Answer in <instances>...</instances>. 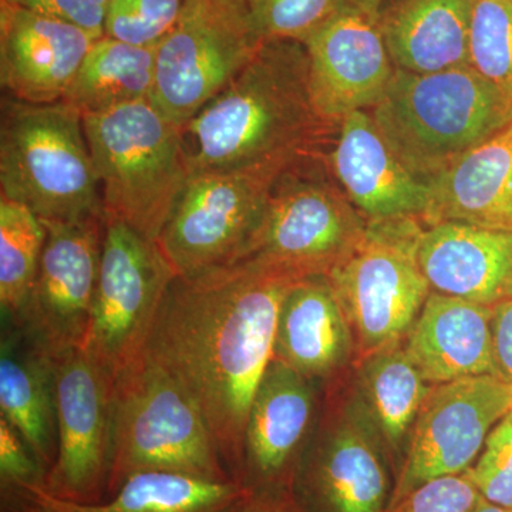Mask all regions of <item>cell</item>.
<instances>
[{
	"label": "cell",
	"instance_id": "1",
	"mask_svg": "<svg viewBox=\"0 0 512 512\" xmlns=\"http://www.w3.org/2000/svg\"><path fill=\"white\" fill-rule=\"evenodd\" d=\"M296 281L254 259L175 276L144 349L200 410L239 484L249 409L274 360L279 311Z\"/></svg>",
	"mask_w": 512,
	"mask_h": 512
},
{
	"label": "cell",
	"instance_id": "2",
	"mask_svg": "<svg viewBox=\"0 0 512 512\" xmlns=\"http://www.w3.org/2000/svg\"><path fill=\"white\" fill-rule=\"evenodd\" d=\"M333 131L313 103L308 49L284 39L264 40L227 89L183 126L190 173L296 163L319 154Z\"/></svg>",
	"mask_w": 512,
	"mask_h": 512
},
{
	"label": "cell",
	"instance_id": "3",
	"mask_svg": "<svg viewBox=\"0 0 512 512\" xmlns=\"http://www.w3.org/2000/svg\"><path fill=\"white\" fill-rule=\"evenodd\" d=\"M402 163L423 180L512 124V96L471 66L436 73L396 70L370 110Z\"/></svg>",
	"mask_w": 512,
	"mask_h": 512
},
{
	"label": "cell",
	"instance_id": "4",
	"mask_svg": "<svg viewBox=\"0 0 512 512\" xmlns=\"http://www.w3.org/2000/svg\"><path fill=\"white\" fill-rule=\"evenodd\" d=\"M0 188V197L25 205L42 221L106 218L82 113L63 100H3Z\"/></svg>",
	"mask_w": 512,
	"mask_h": 512
},
{
	"label": "cell",
	"instance_id": "5",
	"mask_svg": "<svg viewBox=\"0 0 512 512\" xmlns=\"http://www.w3.org/2000/svg\"><path fill=\"white\" fill-rule=\"evenodd\" d=\"M83 126L107 220L157 244L191 174L183 126L150 100L89 114Z\"/></svg>",
	"mask_w": 512,
	"mask_h": 512
},
{
	"label": "cell",
	"instance_id": "6",
	"mask_svg": "<svg viewBox=\"0 0 512 512\" xmlns=\"http://www.w3.org/2000/svg\"><path fill=\"white\" fill-rule=\"evenodd\" d=\"M111 433L106 498L144 471L234 480L200 410L144 352L114 380Z\"/></svg>",
	"mask_w": 512,
	"mask_h": 512
},
{
	"label": "cell",
	"instance_id": "7",
	"mask_svg": "<svg viewBox=\"0 0 512 512\" xmlns=\"http://www.w3.org/2000/svg\"><path fill=\"white\" fill-rule=\"evenodd\" d=\"M369 220L350 202L322 154L279 175L251 254L302 279L330 274L365 238Z\"/></svg>",
	"mask_w": 512,
	"mask_h": 512
},
{
	"label": "cell",
	"instance_id": "8",
	"mask_svg": "<svg viewBox=\"0 0 512 512\" xmlns=\"http://www.w3.org/2000/svg\"><path fill=\"white\" fill-rule=\"evenodd\" d=\"M419 218L370 221L328 275L352 329L356 360L402 343L431 293L419 264Z\"/></svg>",
	"mask_w": 512,
	"mask_h": 512
},
{
	"label": "cell",
	"instance_id": "9",
	"mask_svg": "<svg viewBox=\"0 0 512 512\" xmlns=\"http://www.w3.org/2000/svg\"><path fill=\"white\" fill-rule=\"evenodd\" d=\"M292 164L191 173L157 241L174 274L244 261L264 225L272 188Z\"/></svg>",
	"mask_w": 512,
	"mask_h": 512
},
{
	"label": "cell",
	"instance_id": "10",
	"mask_svg": "<svg viewBox=\"0 0 512 512\" xmlns=\"http://www.w3.org/2000/svg\"><path fill=\"white\" fill-rule=\"evenodd\" d=\"M262 43L248 0H185L174 28L158 43L150 103L185 126L227 89Z\"/></svg>",
	"mask_w": 512,
	"mask_h": 512
},
{
	"label": "cell",
	"instance_id": "11",
	"mask_svg": "<svg viewBox=\"0 0 512 512\" xmlns=\"http://www.w3.org/2000/svg\"><path fill=\"white\" fill-rule=\"evenodd\" d=\"M175 276L156 242L106 218L92 320L82 350L113 382L143 355Z\"/></svg>",
	"mask_w": 512,
	"mask_h": 512
},
{
	"label": "cell",
	"instance_id": "12",
	"mask_svg": "<svg viewBox=\"0 0 512 512\" xmlns=\"http://www.w3.org/2000/svg\"><path fill=\"white\" fill-rule=\"evenodd\" d=\"M396 476L339 379L325 384L318 423L292 493L303 512H387Z\"/></svg>",
	"mask_w": 512,
	"mask_h": 512
},
{
	"label": "cell",
	"instance_id": "13",
	"mask_svg": "<svg viewBox=\"0 0 512 512\" xmlns=\"http://www.w3.org/2000/svg\"><path fill=\"white\" fill-rule=\"evenodd\" d=\"M46 242L28 302L12 323L33 348L60 362L82 350L92 320L106 218L43 221Z\"/></svg>",
	"mask_w": 512,
	"mask_h": 512
},
{
	"label": "cell",
	"instance_id": "14",
	"mask_svg": "<svg viewBox=\"0 0 512 512\" xmlns=\"http://www.w3.org/2000/svg\"><path fill=\"white\" fill-rule=\"evenodd\" d=\"M512 412V383L497 375L431 386L421 407L394 504L434 478L466 473L495 427Z\"/></svg>",
	"mask_w": 512,
	"mask_h": 512
},
{
	"label": "cell",
	"instance_id": "15",
	"mask_svg": "<svg viewBox=\"0 0 512 512\" xmlns=\"http://www.w3.org/2000/svg\"><path fill=\"white\" fill-rule=\"evenodd\" d=\"M113 379L76 350L57 362V456L45 490L77 504L103 501L113 440Z\"/></svg>",
	"mask_w": 512,
	"mask_h": 512
},
{
	"label": "cell",
	"instance_id": "16",
	"mask_svg": "<svg viewBox=\"0 0 512 512\" xmlns=\"http://www.w3.org/2000/svg\"><path fill=\"white\" fill-rule=\"evenodd\" d=\"M316 110L339 127L356 111H370L382 99L396 67L379 19L342 6L305 43Z\"/></svg>",
	"mask_w": 512,
	"mask_h": 512
},
{
	"label": "cell",
	"instance_id": "17",
	"mask_svg": "<svg viewBox=\"0 0 512 512\" xmlns=\"http://www.w3.org/2000/svg\"><path fill=\"white\" fill-rule=\"evenodd\" d=\"M323 386L272 360L256 389L245 427L241 473L245 490H292L318 423Z\"/></svg>",
	"mask_w": 512,
	"mask_h": 512
},
{
	"label": "cell",
	"instance_id": "18",
	"mask_svg": "<svg viewBox=\"0 0 512 512\" xmlns=\"http://www.w3.org/2000/svg\"><path fill=\"white\" fill-rule=\"evenodd\" d=\"M350 202L369 221L419 218L429 207L430 185L394 154L370 111H356L339 124L328 157Z\"/></svg>",
	"mask_w": 512,
	"mask_h": 512
},
{
	"label": "cell",
	"instance_id": "19",
	"mask_svg": "<svg viewBox=\"0 0 512 512\" xmlns=\"http://www.w3.org/2000/svg\"><path fill=\"white\" fill-rule=\"evenodd\" d=\"M89 33L0 2V83L29 104L62 101L92 47Z\"/></svg>",
	"mask_w": 512,
	"mask_h": 512
},
{
	"label": "cell",
	"instance_id": "20",
	"mask_svg": "<svg viewBox=\"0 0 512 512\" xmlns=\"http://www.w3.org/2000/svg\"><path fill=\"white\" fill-rule=\"evenodd\" d=\"M419 264L431 291L494 306L512 298V232L439 222L424 225Z\"/></svg>",
	"mask_w": 512,
	"mask_h": 512
},
{
	"label": "cell",
	"instance_id": "21",
	"mask_svg": "<svg viewBox=\"0 0 512 512\" xmlns=\"http://www.w3.org/2000/svg\"><path fill=\"white\" fill-rule=\"evenodd\" d=\"M274 359L322 384L339 379L355 363L352 329L328 276L299 279L286 293L276 325Z\"/></svg>",
	"mask_w": 512,
	"mask_h": 512
},
{
	"label": "cell",
	"instance_id": "22",
	"mask_svg": "<svg viewBox=\"0 0 512 512\" xmlns=\"http://www.w3.org/2000/svg\"><path fill=\"white\" fill-rule=\"evenodd\" d=\"M491 306L441 295L429 298L403 339V348L427 383L498 375Z\"/></svg>",
	"mask_w": 512,
	"mask_h": 512
},
{
	"label": "cell",
	"instance_id": "23",
	"mask_svg": "<svg viewBox=\"0 0 512 512\" xmlns=\"http://www.w3.org/2000/svg\"><path fill=\"white\" fill-rule=\"evenodd\" d=\"M355 365L350 386H343L357 414L379 441L397 481L431 384L406 355L403 342L376 350Z\"/></svg>",
	"mask_w": 512,
	"mask_h": 512
},
{
	"label": "cell",
	"instance_id": "24",
	"mask_svg": "<svg viewBox=\"0 0 512 512\" xmlns=\"http://www.w3.org/2000/svg\"><path fill=\"white\" fill-rule=\"evenodd\" d=\"M424 225L460 222L512 232V124L430 180Z\"/></svg>",
	"mask_w": 512,
	"mask_h": 512
},
{
	"label": "cell",
	"instance_id": "25",
	"mask_svg": "<svg viewBox=\"0 0 512 512\" xmlns=\"http://www.w3.org/2000/svg\"><path fill=\"white\" fill-rule=\"evenodd\" d=\"M247 493L238 481L208 480L167 471L133 474L96 504L60 500L45 487L2 494L3 512H225Z\"/></svg>",
	"mask_w": 512,
	"mask_h": 512
},
{
	"label": "cell",
	"instance_id": "26",
	"mask_svg": "<svg viewBox=\"0 0 512 512\" xmlns=\"http://www.w3.org/2000/svg\"><path fill=\"white\" fill-rule=\"evenodd\" d=\"M476 0H390L379 15L396 70L436 73L470 66Z\"/></svg>",
	"mask_w": 512,
	"mask_h": 512
},
{
	"label": "cell",
	"instance_id": "27",
	"mask_svg": "<svg viewBox=\"0 0 512 512\" xmlns=\"http://www.w3.org/2000/svg\"><path fill=\"white\" fill-rule=\"evenodd\" d=\"M0 413L49 473L57 456V362L10 325L0 343Z\"/></svg>",
	"mask_w": 512,
	"mask_h": 512
},
{
	"label": "cell",
	"instance_id": "28",
	"mask_svg": "<svg viewBox=\"0 0 512 512\" xmlns=\"http://www.w3.org/2000/svg\"><path fill=\"white\" fill-rule=\"evenodd\" d=\"M157 50L106 35L94 40L63 101L84 117L150 100Z\"/></svg>",
	"mask_w": 512,
	"mask_h": 512
},
{
	"label": "cell",
	"instance_id": "29",
	"mask_svg": "<svg viewBox=\"0 0 512 512\" xmlns=\"http://www.w3.org/2000/svg\"><path fill=\"white\" fill-rule=\"evenodd\" d=\"M46 242L43 221L25 205L0 197V305L12 323L28 302Z\"/></svg>",
	"mask_w": 512,
	"mask_h": 512
},
{
	"label": "cell",
	"instance_id": "30",
	"mask_svg": "<svg viewBox=\"0 0 512 512\" xmlns=\"http://www.w3.org/2000/svg\"><path fill=\"white\" fill-rule=\"evenodd\" d=\"M470 66L512 96V0H476Z\"/></svg>",
	"mask_w": 512,
	"mask_h": 512
},
{
	"label": "cell",
	"instance_id": "31",
	"mask_svg": "<svg viewBox=\"0 0 512 512\" xmlns=\"http://www.w3.org/2000/svg\"><path fill=\"white\" fill-rule=\"evenodd\" d=\"M248 5L262 39L296 40L305 45L342 8V0H248Z\"/></svg>",
	"mask_w": 512,
	"mask_h": 512
},
{
	"label": "cell",
	"instance_id": "32",
	"mask_svg": "<svg viewBox=\"0 0 512 512\" xmlns=\"http://www.w3.org/2000/svg\"><path fill=\"white\" fill-rule=\"evenodd\" d=\"M185 0H110L106 36L137 46H157L174 28Z\"/></svg>",
	"mask_w": 512,
	"mask_h": 512
},
{
	"label": "cell",
	"instance_id": "33",
	"mask_svg": "<svg viewBox=\"0 0 512 512\" xmlns=\"http://www.w3.org/2000/svg\"><path fill=\"white\" fill-rule=\"evenodd\" d=\"M468 471L483 500L512 510V412L495 427Z\"/></svg>",
	"mask_w": 512,
	"mask_h": 512
},
{
	"label": "cell",
	"instance_id": "34",
	"mask_svg": "<svg viewBox=\"0 0 512 512\" xmlns=\"http://www.w3.org/2000/svg\"><path fill=\"white\" fill-rule=\"evenodd\" d=\"M481 500L470 471H466L421 484L387 512H474Z\"/></svg>",
	"mask_w": 512,
	"mask_h": 512
},
{
	"label": "cell",
	"instance_id": "35",
	"mask_svg": "<svg viewBox=\"0 0 512 512\" xmlns=\"http://www.w3.org/2000/svg\"><path fill=\"white\" fill-rule=\"evenodd\" d=\"M47 470L25 439L0 416V481L2 494L45 487Z\"/></svg>",
	"mask_w": 512,
	"mask_h": 512
},
{
	"label": "cell",
	"instance_id": "36",
	"mask_svg": "<svg viewBox=\"0 0 512 512\" xmlns=\"http://www.w3.org/2000/svg\"><path fill=\"white\" fill-rule=\"evenodd\" d=\"M46 16V18L69 23L89 33L93 39L106 35L107 9L110 0H0Z\"/></svg>",
	"mask_w": 512,
	"mask_h": 512
},
{
	"label": "cell",
	"instance_id": "37",
	"mask_svg": "<svg viewBox=\"0 0 512 512\" xmlns=\"http://www.w3.org/2000/svg\"><path fill=\"white\" fill-rule=\"evenodd\" d=\"M491 330L498 375L512 383V298L491 306Z\"/></svg>",
	"mask_w": 512,
	"mask_h": 512
},
{
	"label": "cell",
	"instance_id": "38",
	"mask_svg": "<svg viewBox=\"0 0 512 512\" xmlns=\"http://www.w3.org/2000/svg\"><path fill=\"white\" fill-rule=\"evenodd\" d=\"M225 512H303L292 490L247 491Z\"/></svg>",
	"mask_w": 512,
	"mask_h": 512
},
{
	"label": "cell",
	"instance_id": "39",
	"mask_svg": "<svg viewBox=\"0 0 512 512\" xmlns=\"http://www.w3.org/2000/svg\"><path fill=\"white\" fill-rule=\"evenodd\" d=\"M389 2L390 0H342V6L362 10L367 15L379 19L380 12Z\"/></svg>",
	"mask_w": 512,
	"mask_h": 512
},
{
	"label": "cell",
	"instance_id": "40",
	"mask_svg": "<svg viewBox=\"0 0 512 512\" xmlns=\"http://www.w3.org/2000/svg\"><path fill=\"white\" fill-rule=\"evenodd\" d=\"M474 512H512V510H505V508L497 507V505L481 500V503L478 504L477 510Z\"/></svg>",
	"mask_w": 512,
	"mask_h": 512
}]
</instances>
